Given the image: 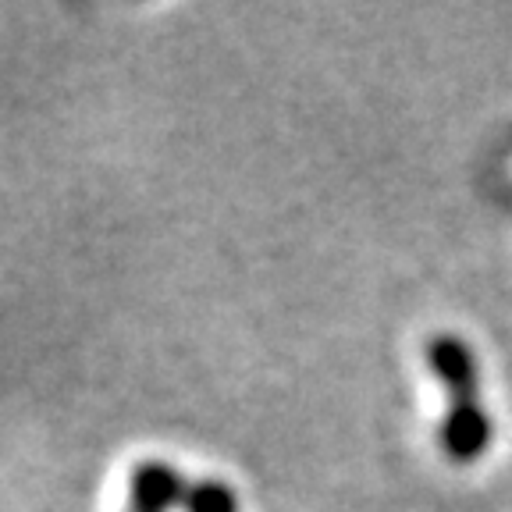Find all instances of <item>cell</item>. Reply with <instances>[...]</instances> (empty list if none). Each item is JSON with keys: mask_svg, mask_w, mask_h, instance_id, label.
Masks as SVG:
<instances>
[{"mask_svg": "<svg viewBox=\"0 0 512 512\" xmlns=\"http://www.w3.org/2000/svg\"><path fill=\"white\" fill-rule=\"evenodd\" d=\"M427 363L445 388V420H441V448L456 466H473L488 456L495 424L480 399V370L473 349L459 335H434L427 342Z\"/></svg>", "mask_w": 512, "mask_h": 512, "instance_id": "1", "label": "cell"}, {"mask_svg": "<svg viewBox=\"0 0 512 512\" xmlns=\"http://www.w3.org/2000/svg\"><path fill=\"white\" fill-rule=\"evenodd\" d=\"M185 477L171 463L146 459L128 477V505L132 512H171L175 505H185Z\"/></svg>", "mask_w": 512, "mask_h": 512, "instance_id": "2", "label": "cell"}, {"mask_svg": "<svg viewBox=\"0 0 512 512\" xmlns=\"http://www.w3.org/2000/svg\"><path fill=\"white\" fill-rule=\"evenodd\" d=\"M182 509L185 512H239V495L232 491V484L207 477V480H200V484H189Z\"/></svg>", "mask_w": 512, "mask_h": 512, "instance_id": "3", "label": "cell"}]
</instances>
